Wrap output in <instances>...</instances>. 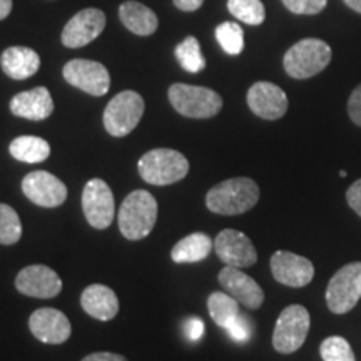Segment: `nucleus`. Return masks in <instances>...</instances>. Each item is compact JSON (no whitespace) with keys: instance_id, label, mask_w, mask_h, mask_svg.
Here are the masks:
<instances>
[{"instance_id":"nucleus-1","label":"nucleus","mask_w":361,"mask_h":361,"mask_svg":"<svg viewBox=\"0 0 361 361\" xmlns=\"http://www.w3.org/2000/svg\"><path fill=\"white\" fill-rule=\"evenodd\" d=\"M259 186L250 178H231L216 184L206 194V206L211 213L236 216L258 204Z\"/></svg>"},{"instance_id":"nucleus-2","label":"nucleus","mask_w":361,"mask_h":361,"mask_svg":"<svg viewBox=\"0 0 361 361\" xmlns=\"http://www.w3.org/2000/svg\"><path fill=\"white\" fill-rule=\"evenodd\" d=\"M157 221V201L151 192L137 189L123 201L117 223L123 236L129 241L147 238Z\"/></svg>"},{"instance_id":"nucleus-3","label":"nucleus","mask_w":361,"mask_h":361,"mask_svg":"<svg viewBox=\"0 0 361 361\" xmlns=\"http://www.w3.org/2000/svg\"><path fill=\"white\" fill-rule=\"evenodd\" d=\"M139 174L152 186H169L184 179L189 173L186 157L174 149H152L139 159Z\"/></svg>"},{"instance_id":"nucleus-4","label":"nucleus","mask_w":361,"mask_h":361,"mask_svg":"<svg viewBox=\"0 0 361 361\" xmlns=\"http://www.w3.org/2000/svg\"><path fill=\"white\" fill-rule=\"evenodd\" d=\"M331 47L319 39H303L284 54L283 66L293 79H310L331 62Z\"/></svg>"},{"instance_id":"nucleus-5","label":"nucleus","mask_w":361,"mask_h":361,"mask_svg":"<svg viewBox=\"0 0 361 361\" xmlns=\"http://www.w3.org/2000/svg\"><path fill=\"white\" fill-rule=\"evenodd\" d=\"M168 96L174 109L191 119H209L223 109V99L219 94L201 85L173 84Z\"/></svg>"},{"instance_id":"nucleus-6","label":"nucleus","mask_w":361,"mask_h":361,"mask_svg":"<svg viewBox=\"0 0 361 361\" xmlns=\"http://www.w3.org/2000/svg\"><path fill=\"white\" fill-rule=\"evenodd\" d=\"M144 116V99L135 90H124L111 99L104 111V128L114 137H124L137 128Z\"/></svg>"},{"instance_id":"nucleus-7","label":"nucleus","mask_w":361,"mask_h":361,"mask_svg":"<svg viewBox=\"0 0 361 361\" xmlns=\"http://www.w3.org/2000/svg\"><path fill=\"white\" fill-rule=\"evenodd\" d=\"M310 331V313L305 306L291 305L279 314L273 333L274 350L283 355L295 353L303 346Z\"/></svg>"},{"instance_id":"nucleus-8","label":"nucleus","mask_w":361,"mask_h":361,"mask_svg":"<svg viewBox=\"0 0 361 361\" xmlns=\"http://www.w3.org/2000/svg\"><path fill=\"white\" fill-rule=\"evenodd\" d=\"M361 298V263L343 266L333 274L326 288V305L335 314H345Z\"/></svg>"},{"instance_id":"nucleus-9","label":"nucleus","mask_w":361,"mask_h":361,"mask_svg":"<svg viewBox=\"0 0 361 361\" xmlns=\"http://www.w3.org/2000/svg\"><path fill=\"white\" fill-rule=\"evenodd\" d=\"M64 79L74 87L84 90L90 96H104L109 92L111 75L101 62L89 59H74L64 66Z\"/></svg>"},{"instance_id":"nucleus-10","label":"nucleus","mask_w":361,"mask_h":361,"mask_svg":"<svg viewBox=\"0 0 361 361\" xmlns=\"http://www.w3.org/2000/svg\"><path fill=\"white\" fill-rule=\"evenodd\" d=\"M82 209L94 229L109 228L114 221V196L109 184L102 179H90L82 191Z\"/></svg>"},{"instance_id":"nucleus-11","label":"nucleus","mask_w":361,"mask_h":361,"mask_svg":"<svg viewBox=\"0 0 361 361\" xmlns=\"http://www.w3.org/2000/svg\"><path fill=\"white\" fill-rule=\"evenodd\" d=\"M214 251L226 266L250 268L258 261L255 245L245 233L236 229H224L214 239Z\"/></svg>"},{"instance_id":"nucleus-12","label":"nucleus","mask_w":361,"mask_h":361,"mask_svg":"<svg viewBox=\"0 0 361 361\" xmlns=\"http://www.w3.org/2000/svg\"><path fill=\"white\" fill-rule=\"evenodd\" d=\"M22 192L42 207H57L67 200V186L47 171H34L22 179Z\"/></svg>"},{"instance_id":"nucleus-13","label":"nucleus","mask_w":361,"mask_h":361,"mask_svg":"<svg viewBox=\"0 0 361 361\" xmlns=\"http://www.w3.org/2000/svg\"><path fill=\"white\" fill-rule=\"evenodd\" d=\"M271 273L279 284L290 288H303L314 276V266L305 256L290 251H276L271 256Z\"/></svg>"},{"instance_id":"nucleus-14","label":"nucleus","mask_w":361,"mask_h":361,"mask_svg":"<svg viewBox=\"0 0 361 361\" xmlns=\"http://www.w3.org/2000/svg\"><path fill=\"white\" fill-rule=\"evenodd\" d=\"M16 288L25 296L49 300V298H56L62 291V281L56 271L49 266L32 264L19 271L16 278Z\"/></svg>"},{"instance_id":"nucleus-15","label":"nucleus","mask_w":361,"mask_h":361,"mask_svg":"<svg viewBox=\"0 0 361 361\" xmlns=\"http://www.w3.org/2000/svg\"><path fill=\"white\" fill-rule=\"evenodd\" d=\"M106 27V13L99 8H84L67 22L62 30V44L69 49L84 47L96 40Z\"/></svg>"},{"instance_id":"nucleus-16","label":"nucleus","mask_w":361,"mask_h":361,"mask_svg":"<svg viewBox=\"0 0 361 361\" xmlns=\"http://www.w3.org/2000/svg\"><path fill=\"white\" fill-rule=\"evenodd\" d=\"M30 333L47 345H62L71 338L69 318L56 308H39L29 318Z\"/></svg>"},{"instance_id":"nucleus-17","label":"nucleus","mask_w":361,"mask_h":361,"mask_svg":"<svg viewBox=\"0 0 361 361\" xmlns=\"http://www.w3.org/2000/svg\"><path fill=\"white\" fill-rule=\"evenodd\" d=\"M247 106L261 119L276 121L286 114L288 97L276 84L256 82L247 90Z\"/></svg>"},{"instance_id":"nucleus-18","label":"nucleus","mask_w":361,"mask_h":361,"mask_svg":"<svg viewBox=\"0 0 361 361\" xmlns=\"http://www.w3.org/2000/svg\"><path fill=\"white\" fill-rule=\"evenodd\" d=\"M219 284L224 288L228 295H231L234 300L245 305L250 310L261 308L264 301V293L261 286L246 273L239 271V268L233 266H224L219 271Z\"/></svg>"},{"instance_id":"nucleus-19","label":"nucleus","mask_w":361,"mask_h":361,"mask_svg":"<svg viewBox=\"0 0 361 361\" xmlns=\"http://www.w3.org/2000/svg\"><path fill=\"white\" fill-rule=\"evenodd\" d=\"M11 112L13 116L27 121H44L52 116L54 101L49 89L35 87L24 90L11 101Z\"/></svg>"},{"instance_id":"nucleus-20","label":"nucleus","mask_w":361,"mask_h":361,"mask_svg":"<svg viewBox=\"0 0 361 361\" xmlns=\"http://www.w3.org/2000/svg\"><path fill=\"white\" fill-rule=\"evenodd\" d=\"M80 306L99 322H111L119 313V300L111 288L104 284H90L80 295Z\"/></svg>"},{"instance_id":"nucleus-21","label":"nucleus","mask_w":361,"mask_h":361,"mask_svg":"<svg viewBox=\"0 0 361 361\" xmlns=\"http://www.w3.org/2000/svg\"><path fill=\"white\" fill-rule=\"evenodd\" d=\"M0 66L8 78L13 80H25L39 72L40 57L34 49L24 45H13L4 51L0 57Z\"/></svg>"},{"instance_id":"nucleus-22","label":"nucleus","mask_w":361,"mask_h":361,"mask_svg":"<svg viewBox=\"0 0 361 361\" xmlns=\"http://www.w3.org/2000/svg\"><path fill=\"white\" fill-rule=\"evenodd\" d=\"M119 17L124 27H128L130 32L142 35V37L154 34L157 30V24H159L157 16L151 8L141 2H134V0L124 2L119 7Z\"/></svg>"},{"instance_id":"nucleus-23","label":"nucleus","mask_w":361,"mask_h":361,"mask_svg":"<svg viewBox=\"0 0 361 361\" xmlns=\"http://www.w3.org/2000/svg\"><path fill=\"white\" fill-rule=\"evenodd\" d=\"M214 243L204 233H192L183 238L171 251V258L174 263H200L206 259L213 251Z\"/></svg>"},{"instance_id":"nucleus-24","label":"nucleus","mask_w":361,"mask_h":361,"mask_svg":"<svg viewBox=\"0 0 361 361\" xmlns=\"http://www.w3.org/2000/svg\"><path fill=\"white\" fill-rule=\"evenodd\" d=\"M8 151L13 159L27 162V164H37L44 162L51 156V146L49 142L37 135H20L16 137L8 146Z\"/></svg>"},{"instance_id":"nucleus-25","label":"nucleus","mask_w":361,"mask_h":361,"mask_svg":"<svg viewBox=\"0 0 361 361\" xmlns=\"http://www.w3.org/2000/svg\"><path fill=\"white\" fill-rule=\"evenodd\" d=\"M207 310L213 322L218 326L226 328L239 314V301L228 293L214 291L207 298Z\"/></svg>"},{"instance_id":"nucleus-26","label":"nucleus","mask_w":361,"mask_h":361,"mask_svg":"<svg viewBox=\"0 0 361 361\" xmlns=\"http://www.w3.org/2000/svg\"><path fill=\"white\" fill-rule=\"evenodd\" d=\"M174 54L184 71L191 72V74H197V72L204 71L206 59L201 52L200 42H197V39L192 37V35H189V37L184 39L183 42L178 44Z\"/></svg>"},{"instance_id":"nucleus-27","label":"nucleus","mask_w":361,"mask_h":361,"mask_svg":"<svg viewBox=\"0 0 361 361\" xmlns=\"http://www.w3.org/2000/svg\"><path fill=\"white\" fill-rule=\"evenodd\" d=\"M228 11L238 20L250 25H261L266 17L264 6L261 0H228Z\"/></svg>"},{"instance_id":"nucleus-28","label":"nucleus","mask_w":361,"mask_h":361,"mask_svg":"<svg viewBox=\"0 0 361 361\" xmlns=\"http://www.w3.org/2000/svg\"><path fill=\"white\" fill-rule=\"evenodd\" d=\"M216 40L229 56H239L245 49V32L236 22H223L216 27Z\"/></svg>"},{"instance_id":"nucleus-29","label":"nucleus","mask_w":361,"mask_h":361,"mask_svg":"<svg viewBox=\"0 0 361 361\" xmlns=\"http://www.w3.org/2000/svg\"><path fill=\"white\" fill-rule=\"evenodd\" d=\"M22 238V223L12 206L0 202V245L12 246Z\"/></svg>"},{"instance_id":"nucleus-30","label":"nucleus","mask_w":361,"mask_h":361,"mask_svg":"<svg viewBox=\"0 0 361 361\" xmlns=\"http://www.w3.org/2000/svg\"><path fill=\"white\" fill-rule=\"evenodd\" d=\"M323 361H356L350 343L341 336H329L319 346Z\"/></svg>"},{"instance_id":"nucleus-31","label":"nucleus","mask_w":361,"mask_h":361,"mask_svg":"<svg viewBox=\"0 0 361 361\" xmlns=\"http://www.w3.org/2000/svg\"><path fill=\"white\" fill-rule=\"evenodd\" d=\"M224 329L228 331V335L233 341L246 343L252 335V323L247 316L239 313Z\"/></svg>"},{"instance_id":"nucleus-32","label":"nucleus","mask_w":361,"mask_h":361,"mask_svg":"<svg viewBox=\"0 0 361 361\" xmlns=\"http://www.w3.org/2000/svg\"><path fill=\"white\" fill-rule=\"evenodd\" d=\"M284 7L298 16H314L326 7L328 0H281Z\"/></svg>"},{"instance_id":"nucleus-33","label":"nucleus","mask_w":361,"mask_h":361,"mask_svg":"<svg viewBox=\"0 0 361 361\" xmlns=\"http://www.w3.org/2000/svg\"><path fill=\"white\" fill-rule=\"evenodd\" d=\"M183 331L189 341H200L204 335V323H202L201 318L191 316V318L184 319Z\"/></svg>"},{"instance_id":"nucleus-34","label":"nucleus","mask_w":361,"mask_h":361,"mask_svg":"<svg viewBox=\"0 0 361 361\" xmlns=\"http://www.w3.org/2000/svg\"><path fill=\"white\" fill-rule=\"evenodd\" d=\"M348 114L351 121L361 128V84L351 92L348 101Z\"/></svg>"},{"instance_id":"nucleus-35","label":"nucleus","mask_w":361,"mask_h":361,"mask_svg":"<svg viewBox=\"0 0 361 361\" xmlns=\"http://www.w3.org/2000/svg\"><path fill=\"white\" fill-rule=\"evenodd\" d=\"M346 201H348L351 209L361 218V179L351 184L348 191H346Z\"/></svg>"},{"instance_id":"nucleus-36","label":"nucleus","mask_w":361,"mask_h":361,"mask_svg":"<svg viewBox=\"0 0 361 361\" xmlns=\"http://www.w3.org/2000/svg\"><path fill=\"white\" fill-rule=\"evenodd\" d=\"M82 361H128L123 355L109 353V351H99V353L87 355Z\"/></svg>"},{"instance_id":"nucleus-37","label":"nucleus","mask_w":361,"mask_h":361,"mask_svg":"<svg viewBox=\"0 0 361 361\" xmlns=\"http://www.w3.org/2000/svg\"><path fill=\"white\" fill-rule=\"evenodd\" d=\"M204 0H174V6L183 12H194L202 6Z\"/></svg>"},{"instance_id":"nucleus-38","label":"nucleus","mask_w":361,"mask_h":361,"mask_svg":"<svg viewBox=\"0 0 361 361\" xmlns=\"http://www.w3.org/2000/svg\"><path fill=\"white\" fill-rule=\"evenodd\" d=\"M12 12V0H0V20L7 19Z\"/></svg>"},{"instance_id":"nucleus-39","label":"nucleus","mask_w":361,"mask_h":361,"mask_svg":"<svg viewBox=\"0 0 361 361\" xmlns=\"http://www.w3.org/2000/svg\"><path fill=\"white\" fill-rule=\"evenodd\" d=\"M345 4L351 8V11L361 13V0H345Z\"/></svg>"}]
</instances>
